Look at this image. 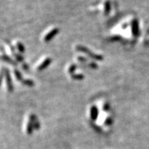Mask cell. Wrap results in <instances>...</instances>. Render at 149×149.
<instances>
[{"label": "cell", "mask_w": 149, "mask_h": 149, "mask_svg": "<svg viewBox=\"0 0 149 149\" xmlns=\"http://www.w3.org/2000/svg\"><path fill=\"white\" fill-rule=\"evenodd\" d=\"M75 49L77 51H80V52H82L85 55H89L91 58L94 59V60H97V61H102L103 60V56L101 55H98L96 53H93L91 50H89V49H87V47H85L84 45H77L75 46Z\"/></svg>", "instance_id": "obj_1"}, {"label": "cell", "mask_w": 149, "mask_h": 149, "mask_svg": "<svg viewBox=\"0 0 149 149\" xmlns=\"http://www.w3.org/2000/svg\"><path fill=\"white\" fill-rule=\"evenodd\" d=\"M59 33V29L58 27H53L51 28L50 30H49L46 33L44 34V35L43 36V41L44 43H49L55 37V36L57 35Z\"/></svg>", "instance_id": "obj_2"}, {"label": "cell", "mask_w": 149, "mask_h": 149, "mask_svg": "<svg viewBox=\"0 0 149 149\" xmlns=\"http://www.w3.org/2000/svg\"><path fill=\"white\" fill-rule=\"evenodd\" d=\"M51 61H52V59L50 57H44L41 61L38 63L37 65L36 66V71H43V70H45V68H47L49 67Z\"/></svg>", "instance_id": "obj_3"}, {"label": "cell", "mask_w": 149, "mask_h": 149, "mask_svg": "<svg viewBox=\"0 0 149 149\" xmlns=\"http://www.w3.org/2000/svg\"><path fill=\"white\" fill-rule=\"evenodd\" d=\"M89 117L92 120H95L98 117V109L95 105H91L89 108Z\"/></svg>", "instance_id": "obj_4"}, {"label": "cell", "mask_w": 149, "mask_h": 149, "mask_svg": "<svg viewBox=\"0 0 149 149\" xmlns=\"http://www.w3.org/2000/svg\"><path fill=\"white\" fill-rule=\"evenodd\" d=\"M4 75L5 77V82H6V87L8 89V92H12L13 91V84L12 82V79L10 77V73L7 69L4 70Z\"/></svg>", "instance_id": "obj_5"}, {"label": "cell", "mask_w": 149, "mask_h": 149, "mask_svg": "<svg viewBox=\"0 0 149 149\" xmlns=\"http://www.w3.org/2000/svg\"><path fill=\"white\" fill-rule=\"evenodd\" d=\"M77 65L74 63H71L67 67V72L68 74L71 75L73 73H74L75 71L77 70Z\"/></svg>", "instance_id": "obj_6"}, {"label": "cell", "mask_w": 149, "mask_h": 149, "mask_svg": "<svg viewBox=\"0 0 149 149\" xmlns=\"http://www.w3.org/2000/svg\"><path fill=\"white\" fill-rule=\"evenodd\" d=\"M132 32L134 36L138 35V32H139V25H138L137 20H134L132 23Z\"/></svg>", "instance_id": "obj_7"}, {"label": "cell", "mask_w": 149, "mask_h": 149, "mask_svg": "<svg viewBox=\"0 0 149 149\" xmlns=\"http://www.w3.org/2000/svg\"><path fill=\"white\" fill-rule=\"evenodd\" d=\"M14 46H15V48L18 50V51H19L20 53H23L24 52V51H25V48H24V45L21 43V42L19 41H16L15 43H14Z\"/></svg>", "instance_id": "obj_8"}, {"label": "cell", "mask_w": 149, "mask_h": 149, "mask_svg": "<svg viewBox=\"0 0 149 149\" xmlns=\"http://www.w3.org/2000/svg\"><path fill=\"white\" fill-rule=\"evenodd\" d=\"M71 77L73 80H81L84 78V75L80 73H74L71 75Z\"/></svg>", "instance_id": "obj_9"}, {"label": "cell", "mask_w": 149, "mask_h": 149, "mask_svg": "<svg viewBox=\"0 0 149 149\" xmlns=\"http://www.w3.org/2000/svg\"><path fill=\"white\" fill-rule=\"evenodd\" d=\"M14 78H15L18 81H19L20 82L24 80V79L22 78V75L21 73V72H20L19 71H18V70H14Z\"/></svg>", "instance_id": "obj_10"}, {"label": "cell", "mask_w": 149, "mask_h": 149, "mask_svg": "<svg viewBox=\"0 0 149 149\" xmlns=\"http://www.w3.org/2000/svg\"><path fill=\"white\" fill-rule=\"evenodd\" d=\"M21 82L25 85V86H27V87H33V86H34V81L31 80H29V79H25V80L24 79Z\"/></svg>", "instance_id": "obj_11"}, {"label": "cell", "mask_w": 149, "mask_h": 149, "mask_svg": "<svg viewBox=\"0 0 149 149\" xmlns=\"http://www.w3.org/2000/svg\"><path fill=\"white\" fill-rule=\"evenodd\" d=\"M109 108H110V105H109V103L107 102H102V104H101V109L104 111H107L109 110Z\"/></svg>", "instance_id": "obj_12"}, {"label": "cell", "mask_w": 149, "mask_h": 149, "mask_svg": "<svg viewBox=\"0 0 149 149\" xmlns=\"http://www.w3.org/2000/svg\"><path fill=\"white\" fill-rule=\"evenodd\" d=\"M110 2L109 1H106L104 2V13L106 14H108V12H110Z\"/></svg>", "instance_id": "obj_13"}, {"label": "cell", "mask_w": 149, "mask_h": 149, "mask_svg": "<svg viewBox=\"0 0 149 149\" xmlns=\"http://www.w3.org/2000/svg\"><path fill=\"white\" fill-rule=\"evenodd\" d=\"M2 74H4V71H2L0 72V84H1V81H2Z\"/></svg>", "instance_id": "obj_14"}]
</instances>
